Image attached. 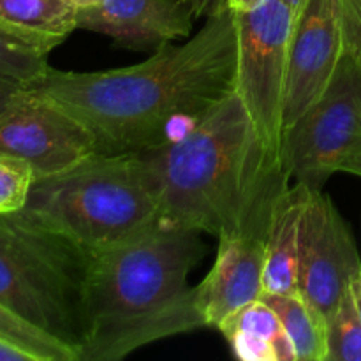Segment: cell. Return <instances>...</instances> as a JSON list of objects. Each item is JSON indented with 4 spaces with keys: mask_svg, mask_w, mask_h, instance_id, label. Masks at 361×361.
Masks as SVG:
<instances>
[{
    "mask_svg": "<svg viewBox=\"0 0 361 361\" xmlns=\"http://www.w3.org/2000/svg\"><path fill=\"white\" fill-rule=\"evenodd\" d=\"M235 11L207 18L183 44L95 73L49 67L35 87L76 116L104 154H145L176 141L235 92Z\"/></svg>",
    "mask_w": 361,
    "mask_h": 361,
    "instance_id": "obj_1",
    "label": "cell"
},
{
    "mask_svg": "<svg viewBox=\"0 0 361 361\" xmlns=\"http://www.w3.org/2000/svg\"><path fill=\"white\" fill-rule=\"evenodd\" d=\"M145 155L161 180L159 222L217 238L267 235L275 203L291 185L236 92L182 137Z\"/></svg>",
    "mask_w": 361,
    "mask_h": 361,
    "instance_id": "obj_2",
    "label": "cell"
},
{
    "mask_svg": "<svg viewBox=\"0 0 361 361\" xmlns=\"http://www.w3.org/2000/svg\"><path fill=\"white\" fill-rule=\"evenodd\" d=\"M201 233L155 224L87 254L80 361H116L161 338L207 326L187 277L203 259Z\"/></svg>",
    "mask_w": 361,
    "mask_h": 361,
    "instance_id": "obj_3",
    "label": "cell"
},
{
    "mask_svg": "<svg viewBox=\"0 0 361 361\" xmlns=\"http://www.w3.org/2000/svg\"><path fill=\"white\" fill-rule=\"evenodd\" d=\"M13 215L92 254L159 224L161 180L145 154L97 152L35 180L25 208Z\"/></svg>",
    "mask_w": 361,
    "mask_h": 361,
    "instance_id": "obj_4",
    "label": "cell"
},
{
    "mask_svg": "<svg viewBox=\"0 0 361 361\" xmlns=\"http://www.w3.org/2000/svg\"><path fill=\"white\" fill-rule=\"evenodd\" d=\"M87 254L67 240L0 215V303L74 348L85 341Z\"/></svg>",
    "mask_w": 361,
    "mask_h": 361,
    "instance_id": "obj_5",
    "label": "cell"
},
{
    "mask_svg": "<svg viewBox=\"0 0 361 361\" xmlns=\"http://www.w3.org/2000/svg\"><path fill=\"white\" fill-rule=\"evenodd\" d=\"M295 20V11L286 0H263L249 11H235V92L259 140L279 159L284 145V102Z\"/></svg>",
    "mask_w": 361,
    "mask_h": 361,
    "instance_id": "obj_6",
    "label": "cell"
},
{
    "mask_svg": "<svg viewBox=\"0 0 361 361\" xmlns=\"http://www.w3.org/2000/svg\"><path fill=\"white\" fill-rule=\"evenodd\" d=\"M361 141V67L345 49L326 90L286 130L282 161L295 183L323 189Z\"/></svg>",
    "mask_w": 361,
    "mask_h": 361,
    "instance_id": "obj_7",
    "label": "cell"
},
{
    "mask_svg": "<svg viewBox=\"0 0 361 361\" xmlns=\"http://www.w3.org/2000/svg\"><path fill=\"white\" fill-rule=\"evenodd\" d=\"M0 152L27 161L42 180L97 154L99 145L59 102L37 88H21L0 113Z\"/></svg>",
    "mask_w": 361,
    "mask_h": 361,
    "instance_id": "obj_8",
    "label": "cell"
},
{
    "mask_svg": "<svg viewBox=\"0 0 361 361\" xmlns=\"http://www.w3.org/2000/svg\"><path fill=\"white\" fill-rule=\"evenodd\" d=\"M358 275L361 256L348 222L323 189H309L300 236L298 293L328 317Z\"/></svg>",
    "mask_w": 361,
    "mask_h": 361,
    "instance_id": "obj_9",
    "label": "cell"
},
{
    "mask_svg": "<svg viewBox=\"0 0 361 361\" xmlns=\"http://www.w3.org/2000/svg\"><path fill=\"white\" fill-rule=\"evenodd\" d=\"M344 51L342 0H307L293 27L284 134L326 90Z\"/></svg>",
    "mask_w": 361,
    "mask_h": 361,
    "instance_id": "obj_10",
    "label": "cell"
},
{
    "mask_svg": "<svg viewBox=\"0 0 361 361\" xmlns=\"http://www.w3.org/2000/svg\"><path fill=\"white\" fill-rule=\"evenodd\" d=\"M263 233H240L219 238L212 270L194 288L196 303L207 326L219 328L229 316L263 296Z\"/></svg>",
    "mask_w": 361,
    "mask_h": 361,
    "instance_id": "obj_11",
    "label": "cell"
},
{
    "mask_svg": "<svg viewBox=\"0 0 361 361\" xmlns=\"http://www.w3.org/2000/svg\"><path fill=\"white\" fill-rule=\"evenodd\" d=\"M196 20L189 0H101L78 9V28L108 35L127 48L189 37Z\"/></svg>",
    "mask_w": 361,
    "mask_h": 361,
    "instance_id": "obj_12",
    "label": "cell"
},
{
    "mask_svg": "<svg viewBox=\"0 0 361 361\" xmlns=\"http://www.w3.org/2000/svg\"><path fill=\"white\" fill-rule=\"evenodd\" d=\"M309 187L293 183L279 196L264 240L263 288L268 295L298 291L300 236Z\"/></svg>",
    "mask_w": 361,
    "mask_h": 361,
    "instance_id": "obj_13",
    "label": "cell"
},
{
    "mask_svg": "<svg viewBox=\"0 0 361 361\" xmlns=\"http://www.w3.org/2000/svg\"><path fill=\"white\" fill-rule=\"evenodd\" d=\"M0 28L48 53L78 28L73 0H0Z\"/></svg>",
    "mask_w": 361,
    "mask_h": 361,
    "instance_id": "obj_14",
    "label": "cell"
},
{
    "mask_svg": "<svg viewBox=\"0 0 361 361\" xmlns=\"http://www.w3.org/2000/svg\"><path fill=\"white\" fill-rule=\"evenodd\" d=\"M261 300L279 316L295 348L296 361H326V317L316 307L310 305L298 291L289 295L263 293Z\"/></svg>",
    "mask_w": 361,
    "mask_h": 361,
    "instance_id": "obj_15",
    "label": "cell"
},
{
    "mask_svg": "<svg viewBox=\"0 0 361 361\" xmlns=\"http://www.w3.org/2000/svg\"><path fill=\"white\" fill-rule=\"evenodd\" d=\"M217 330H221L226 338L233 335L259 338L274 348L277 361H296L295 348L282 328L279 316L263 300H257L240 309L238 312L229 316Z\"/></svg>",
    "mask_w": 361,
    "mask_h": 361,
    "instance_id": "obj_16",
    "label": "cell"
},
{
    "mask_svg": "<svg viewBox=\"0 0 361 361\" xmlns=\"http://www.w3.org/2000/svg\"><path fill=\"white\" fill-rule=\"evenodd\" d=\"M0 341L28 353L35 361H80L74 348L28 323L0 303Z\"/></svg>",
    "mask_w": 361,
    "mask_h": 361,
    "instance_id": "obj_17",
    "label": "cell"
},
{
    "mask_svg": "<svg viewBox=\"0 0 361 361\" xmlns=\"http://www.w3.org/2000/svg\"><path fill=\"white\" fill-rule=\"evenodd\" d=\"M48 71V53L0 28V80L30 88L35 87Z\"/></svg>",
    "mask_w": 361,
    "mask_h": 361,
    "instance_id": "obj_18",
    "label": "cell"
},
{
    "mask_svg": "<svg viewBox=\"0 0 361 361\" xmlns=\"http://www.w3.org/2000/svg\"><path fill=\"white\" fill-rule=\"evenodd\" d=\"M326 361H361V319L353 289L326 317Z\"/></svg>",
    "mask_w": 361,
    "mask_h": 361,
    "instance_id": "obj_19",
    "label": "cell"
},
{
    "mask_svg": "<svg viewBox=\"0 0 361 361\" xmlns=\"http://www.w3.org/2000/svg\"><path fill=\"white\" fill-rule=\"evenodd\" d=\"M34 182V169L27 161L0 152V215L23 210Z\"/></svg>",
    "mask_w": 361,
    "mask_h": 361,
    "instance_id": "obj_20",
    "label": "cell"
},
{
    "mask_svg": "<svg viewBox=\"0 0 361 361\" xmlns=\"http://www.w3.org/2000/svg\"><path fill=\"white\" fill-rule=\"evenodd\" d=\"M344 46L361 67V0H342Z\"/></svg>",
    "mask_w": 361,
    "mask_h": 361,
    "instance_id": "obj_21",
    "label": "cell"
},
{
    "mask_svg": "<svg viewBox=\"0 0 361 361\" xmlns=\"http://www.w3.org/2000/svg\"><path fill=\"white\" fill-rule=\"evenodd\" d=\"M233 353L236 358L245 361H277L274 348L268 342L259 338L245 337V335H233L228 337Z\"/></svg>",
    "mask_w": 361,
    "mask_h": 361,
    "instance_id": "obj_22",
    "label": "cell"
},
{
    "mask_svg": "<svg viewBox=\"0 0 361 361\" xmlns=\"http://www.w3.org/2000/svg\"><path fill=\"white\" fill-rule=\"evenodd\" d=\"M196 18H210L231 9L229 0H189Z\"/></svg>",
    "mask_w": 361,
    "mask_h": 361,
    "instance_id": "obj_23",
    "label": "cell"
},
{
    "mask_svg": "<svg viewBox=\"0 0 361 361\" xmlns=\"http://www.w3.org/2000/svg\"><path fill=\"white\" fill-rule=\"evenodd\" d=\"M0 361H35L28 353L0 341Z\"/></svg>",
    "mask_w": 361,
    "mask_h": 361,
    "instance_id": "obj_24",
    "label": "cell"
},
{
    "mask_svg": "<svg viewBox=\"0 0 361 361\" xmlns=\"http://www.w3.org/2000/svg\"><path fill=\"white\" fill-rule=\"evenodd\" d=\"M341 171L351 173V175H356L361 178V141L355 147V150L348 155V159L342 164Z\"/></svg>",
    "mask_w": 361,
    "mask_h": 361,
    "instance_id": "obj_25",
    "label": "cell"
},
{
    "mask_svg": "<svg viewBox=\"0 0 361 361\" xmlns=\"http://www.w3.org/2000/svg\"><path fill=\"white\" fill-rule=\"evenodd\" d=\"M21 90V87H16L13 83H7V81L0 80V113L7 108V104L11 102V99Z\"/></svg>",
    "mask_w": 361,
    "mask_h": 361,
    "instance_id": "obj_26",
    "label": "cell"
},
{
    "mask_svg": "<svg viewBox=\"0 0 361 361\" xmlns=\"http://www.w3.org/2000/svg\"><path fill=\"white\" fill-rule=\"evenodd\" d=\"M263 0H229V7L233 11H249L252 7L259 6Z\"/></svg>",
    "mask_w": 361,
    "mask_h": 361,
    "instance_id": "obj_27",
    "label": "cell"
},
{
    "mask_svg": "<svg viewBox=\"0 0 361 361\" xmlns=\"http://www.w3.org/2000/svg\"><path fill=\"white\" fill-rule=\"evenodd\" d=\"M351 289H353V295H355V302H356V307H358V314L361 319V275H358V277L353 281Z\"/></svg>",
    "mask_w": 361,
    "mask_h": 361,
    "instance_id": "obj_28",
    "label": "cell"
},
{
    "mask_svg": "<svg viewBox=\"0 0 361 361\" xmlns=\"http://www.w3.org/2000/svg\"><path fill=\"white\" fill-rule=\"evenodd\" d=\"M286 2H288L289 6H291V9L295 11V14H296V16H298L300 11L303 9V6H305L307 0H286Z\"/></svg>",
    "mask_w": 361,
    "mask_h": 361,
    "instance_id": "obj_29",
    "label": "cell"
},
{
    "mask_svg": "<svg viewBox=\"0 0 361 361\" xmlns=\"http://www.w3.org/2000/svg\"><path fill=\"white\" fill-rule=\"evenodd\" d=\"M74 4H76L78 9H81V7H88V6H94V4L101 2V0H73Z\"/></svg>",
    "mask_w": 361,
    "mask_h": 361,
    "instance_id": "obj_30",
    "label": "cell"
}]
</instances>
